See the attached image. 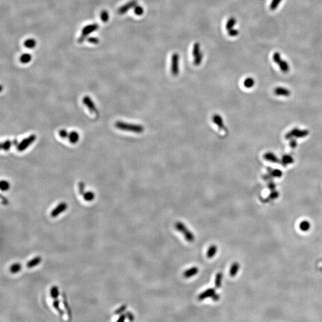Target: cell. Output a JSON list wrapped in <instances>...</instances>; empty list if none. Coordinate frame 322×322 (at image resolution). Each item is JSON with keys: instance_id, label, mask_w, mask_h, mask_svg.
<instances>
[{"instance_id": "obj_1", "label": "cell", "mask_w": 322, "mask_h": 322, "mask_svg": "<svg viewBox=\"0 0 322 322\" xmlns=\"http://www.w3.org/2000/svg\"><path fill=\"white\" fill-rule=\"evenodd\" d=\"M115 127L120 130L130 131L137 134H141L144 130V128L141 125L129 124L122 121H117L115 124Z\"/></svg>"}, {"instance_id": "obj_2", "label": "cell", "mask_w": 322, "mask_h": 322, "mask_svg": "<svg viewBox=\"0 0 322 322\" xmlns=\"http://www.w3.org/2000/svg\"><path fill=\"white\" fill-rule=\"evenodd\" d=\"M309 134V131L307 129H301L298 128H295L290 131L287 133L285 135V138L290 140L292 138H300L306 137Z\"/></svg>"}, {"instance_id": "obj_3", "label": "cell", "mask_w": 322, "mask_h": 322, "mask_svg": "<svg viewBox=\"0 0 322 322\" xmlns=\"http://www.w3.org/2000/svg\"><path fill=\"white\" fill-rule=\"evenodd\" d=\"M175 229L180 232L182 233L188 242H193L195 240L194 234L191 232L185 225L181 222H178L175 225Z\"/></svg>"}, {"instance_id": "obj_4", "label": "cell", "mask_w": 322, "mask_h": 322, "mask_svg": "<svg viewBox=\"0 0 322 322\" xmlns=\"http://www.w3.org/2000/svg\"><path fill=\"white\" fill-rule=\"evenodd\" d=\"M98 25L97 23H93V24H90V25L85 26L82 30V34L79 39V41L80 43H83V41L85 39L86 37H87L93 32L98 30Z\"/></svg>"}, {"instance_id": "obj_5", "label": "cell", "mask_w": 322, "mask_h": 322, "mask_svg": "<svg viewBox=\"0 0 322 322\" xmlns=\"http://www.w3.org/2000/svg\"><path fill=\"white\" fill-rule=\"evenodd\" d=\"M37 138L36 135L32 134L30 136L23 139L22 141L17 145V149L19 152H22L26 149L30 144L35 141Z\"/></svg>"}, {"instance_id": "obj_6", "label": "cell", "mask_w": 322, "mask_h": 322, "mask_svg": "<svg viewBox=\"0 0 322 322\" xmlns=\"http://www.w3.org/2000/svg\"><path fill=\"white\" fill-rule=\"evenodd\" d=\"M179 60L180 56L178 53H174L171 56V72L173 76H176L179 74Z\"/></svg>"}, {"instance_id": "obj_7", "label": "cell", "mask_w": 322, "mask_h": 322, "mask_svg": "<svg viewBox=\"0 0 322 322\" xmlns=\"http://www.w3.org/2000/svg\"><path fill=\"white\" fill-rule=\"evenodd\" d=\"M83 101L84 104L88 107V109L90 110V112L94 113L95 114L98 113L97 107L89 96H84L83 98Z\"/></svg>"}, {"instance_id": "obj_8", "label": "cell", "mask_w": 322, "mask_h": 322, "mask_svg": "<svg viewBox=\"0 0 322 322\" xmlns=\"http://www.w3.org/2000/svg\"><path fill=\"white\" fill-rule=\"evenodd\" d=\"M68 208V205L65 202L60 203L51 212V216L53 218L59 215L61 213L64 212Z\"/></svg>"}, {"instance_id": "obj_9", "label": "cell", "mask_w": 322, "mask_h": 322, "mask_svg": "<svg viewBox=\"0 0 322 322\" xmlns=\"http://www.w3.org/2000/svg\"><path fill=\"white\" fill-rule=\"evenodd\" d=\"M137 4V1L136 0H131L129 2L125 4V5L122 6V7L119 8L118 13L120 15H124L125 14L128 10H131V8H134L135 6Z\"/></svg>"}, {"instance_id": "obj_10", "label": "cell", "mask_w": 322, "mask_h": 322, "mask_svg": "<svg viewBox=\"0 0 322 322\" xmlns=\"http://www.w3.org/2000/svg\"><path fill=\"white\" fill-rule=\"evenodd\" d=\"M274 93L277 96L289 97L291 95L290 90L282 87H276L274 90Z\"/></svg>"}, {"instance_id": "obj_11", "label": "cell", "mask_w": 322, "mask_h": 322, "mask_svg": "<svg viewBox=\"0 0 322 322\" xmlns=\"http://www.w3.org/2000/svg\"><path fill=\"white\" fill-rule=\"evenodd\" d=\"M264 159L267 161H269L270 162H272V163H279L280 162V160L279 159V157H277V156L272 153V152H267L265 153L264 155Z\"/></svg>"}, {"instance_id": "obj_12", "label": "cell", "mask_w": 322, "mask_h": 322, "mask_svg": "<svg viewBox=\"0 0 322 322\" xmlns=\"http://www.w3.org/2000/svg\"><path fill=\"white\" fill-rule=\"evenodd\" d=\"M212 121L213 122L217 125L218 128L220 130H225L224 124L223 122V120L222 119L221 116L219 115H214L212 117Z\"/></svg>"}, {"instance_id": "obj_13", "label": "cell", "mask_w": 322, "mask_h": 322, "mask_svg": "<svg viewBox=\"0 0 322 322\" xmlns=\"http://www.w3.org/2000/svg\"><path fill=\"white\" fill-rule=\"evenodd\" d=\"M215 293H216L215 290L213 288H210V289L206 290L205 291L203 292L202 293H201L198 297V299L199 300L202 301L207 298L212 297Z\"/></svg>"}, {"instance_id": "obj_14", "label": "cell", "mask_w": 322, "mask_h": 322, "mask_svg": "<svg viewBox=\"0 0 322 322\" xmlns=\"http://www.w3.org/2000/svg\"><path fill=\"white\" fill-rule=\"evenodd\" d=\"M280 162L282 166H286L287 165L293 164L294 162V159L289 155H284L282 157Z\"/></svg>"}, {"instance_id": "obj_15", "label": "cell", "mask_w": 322, "mask_h": 322, "mask_svg": "<svg viewBox=\"0 0 322 322\" xmlns=\"http://www.w3.org/2000/svg\"><path fill=\"white\" fill-rule=\"evenodd\" d=\"M62 297H63V305H64V307H65V309H66V312H67V315H68L69 320H71V319H72V311H71V310H70V307H69V304H68V300H67L66 296V295H65V293H63V294H62Z\"/></svg>"}, {"instance_id": "obj_16", "label": "cell", "mask_w": 322, "mask_h": 322, "mask_svg": "<svg viewBox=\"0 0 322 322\" xmlns=\"http://www.w3.org/2000/svg\"><path fill=\"white\" fill-rule=\"evenodd\" d=\"M42 261V258L41 256H36L32 259L30 261L26 264V267L29 269L33 268L34 267H36L38 264H39Z\"/></svg>"}, {"instance_id": "obj_17", "label": "cell", "mask_w": 322, "mask_h": 322, "mask_svg": "<svg viewBox=\"0 0 322 322\" xmlns=\"http://www.w3.org/2000/svg\"><path fill=\"white\" fill-rule=\"evenodd\" d=\"M68 138L70 143L72 144H75L78 142L79 139V135L76 131H72L70 133H69Z\"/></svg>"}, {"instance_id": "obj_18", "label": "cell", "mask_w": 322, "mask_h": 322, "mask_svg": "<svg viewBox=\"0 0 322 322\" xmlns=\"http://www.w3.org/2000/svg\"><path fill=\"white\" fill-rule=\"evenodd\" d=\"M199 271V269L196 267H193L192 268L189 269L188 270H186L184 273V276L186 278H189V277H193L196 274H197Z\"/></svg>"}, {"instance_id": "obj_19", "label": "cell", "mask_w": 322, "mask_h": 322, "mask_svg": "<svg viewBox=\"0 0 322 322\" xmlns=\"http://www.w3.org/2000/svg\"><path fill=\"white\" fill-rule=\"evenodd\" d=\"M268 172L270 176L276 178H280L283 175V172L279 169H271L268 168Z\"/></svg>"}, {"instance_id": "obj_20", "label": "cell", "mask_w": 322, "mask_h": 322, "mask_svg": "<svg viewBox=\"0 0 322 322\" xmlns=\"http://www.w3.org/2000/svg\"><path fill=\"white\" fill-rule=\"evenodd\" d=\"M37 45V41L34 38H28L24 42V46L28 48H34Z\"/></svg>"}, {"instance_id": "obj_21", "label": "cell", "mask_w": 322, "mask_h": 322, "mask_svg": "<svg viewBox=\"0 0 322 322\" xmlns=\"http://www.w3.org/2000/svg\"><path fill=\"white\" fill-rule=\"evenodd\" d=\"M32 57L29 53H24L20 57V61L23 64H27L31 61Z\"/></svg>"}, {"instance_id": "obj_22", "label": "cell", "mask_w": 322, "mask_h": 322, "mask_svg": "<svg viewBox=\"0 0 322 322\" xmlns=\"http://www.w3.org/2000/svg\"><path fill=\"white\" fill-rule=\"evenodd\" d=\"M278 65L281 71L283 73H288L289 71V66L286 61L282 60V61L278 64Z\"/></svg>"}, {"instance_id": "obj_23", "label": "cell", "mask_w": 322, "mask_h": 322, "mask_svg": "<svg viewBox=\"0 0 322 322\" xmlns=\"http://www.w3.org/2000/svg\"><path fill=\"white\" fill-rule=\"evenodd\" d=\"M240 265L238 262L233 263L230 270V275L232 277H234L239 270Z\"/></svg>"}, {"instance_id": "obj_24", "label": "cell", "mask_w": 322, "mask_h": 322, "mask_svg": "<svg viewBox=\"0 0 322 322\" xmlns=\"http://www.w3.org/2000/svg\"><path fill=\"white\" fill-rule=\"evenodd\" d=\"M217 252V247L216 245L211 246L207 251V257L208 258H213Z\"/></svg>"}, {"instance_id": "obj_25", "label": "cell", "mask_w": 322, "mask_h": 322, "mask_svg": "<svg viewBox=\"0 0 322 322\" xmlns=\"http://www.w3.org/2000/svg\"><path fill=\"white\" fill-rule=\"evenodd\" d=\"M22 269V265L19 263H14L10 267V271L11 273L15 274L19 272Z\"/></svg>"}, {"instance_id": "obj_26", "label": "cell", "mask_w": 322, "mask_h": 322, "mask_svg": "<svg viewBox=\"0 0 322 322\" xmlns=\"http://www.w3.org/2000/svg\"><path fill=\"white\" fill-rule=\"evenodd\" d=\"M52 306L57 311V312L59 313V314L60 315L61 317L63 316L64 315V312L60 308V301L57 299H55L54 300L53 302H52Z\"/></svg>"}, {"instance_id": "obj_27", "label": "cell", "mask_w": 322, "mask_h": 322, "mask_svg": "<svg viewBox=\"0 0 322 322\" xmlns=\"http://www.w3.org/2000/svg\"><path fill=\"white\" fill-rule=\"evenodd\" d=\"M50 295H51V297L52 298V299H57L59 296V288L57 286H54L52 287L51 289H50Z\"/></svg>"}, {"instance_id": "obj_28", "label": "cell", "mask_w": 322, "mask_h": 322, "mask_svg": "<svg viewBox=\"0 0 322 322\" xmlns=\"http://www.w3.org/2000/svg\"><path fill=\"white\" fill-rule=\"evenodd\" d=\"M243 85H244L245 87H246L247 88H252V87H253L254 86V79L252 78H251V77L247 78L244 81Z\"/></svg>"}, {"instance_id": "obj_29", "label": "cell", "mask_w": 322, "mask_h": 322, "mask_svg": "<svg viewBox=\"0 0 322 322\" xmlns=\"http://www.w3.org/2000/svg\"><path fill=\"white\" fill-rule=\"evenodd\" d=\"M83 197H84V199L85 201H86L87 202H90V201H92L94 200L95 195L93 192L88 191V192L84 193V194L83 195Z\"/></svg>"}, {"instance_id": "obj_30", "label": "cell", "mask_w": 322, "mask_h": 322, "mask_svg": "<svg viewBox=\"0 0 322 322\" xmlns=\"http://www.w3.org/2000/svg\"><path fill=\"white\" fill-rule=\"evenodd\" d=\"M236 23V19L234 17H230L226 23V29L227 30L233 29Z\"/></svg>"}, {"instance_id": "obj_31", "label": "cell", "mask_w": 322, "mask_h": 322, "mask_svg": "<svg viewBox=\"0 0 322 322\" xmlns=\"http://www.w3.org/2000/svg\"><path fill=\"white\" fill-rule=\"evenodd\" d=\"M12 144H13V142L11 140H6L4 142L2 143L1 144V149L5 150V151H8L11 148Z\"/></svg>"}, {"instance_id": "obj_32", "label": "cell", "mask_w": 322, "mask_h": 322, "mask_svg": "<svg viewBox=\"0 0 322 322\" xmlns=\"http://www.w3.org/2000/svg\"><path fill=\"white\" fill-rule=\"evenodd\" d=\"M222 279H223V274L221 272H220L216 275L215 280V286L217 288H220L221 286Z\"/></svg>"}, {"instance_id": "obj_33", "label": "cell", "mask_w": 322, "mask_h": 322, "mask_svg": "<svg viewBox=\"0 0 322 322\" xmlns=\"http://www.w3.org/2000/svg\"><path fill=\"white\" fill-rule=\"evenodd\" d=\"M100 19L103 22H107L109 20V14L107 11L103 10L100 13Z\"/></svg>"}, {"instance_id": "obj_34", "label": "cell", "mask_w": 322, "mask_h": 322, "mask_svg": "<svg viewBox=\"0 0 322 322\" xmlns=\"http://www.w3.org/2000/svg\"><path fill=\"white\" fill-rule=\"evenodd\" d=\"M201 52H202L201 49V45H200V44L199 43H196L194 44L193 48V57H195L197 55L199 54Z\"/></svg>"}, {"instance_id": "obj_35", "label": "cell", "mask_w": 322, "mask_h": 322, "mask_svg": "<svg viewBox=\"0 0 322 322\" xmlns=\"http://www.w3.org/2000/svg\"><path fill=\"white\" fill-rule=\"evenodd\" d=\"M203 57V55L202 52L194 57V65L196 66H199L202 62Z\"/></svg>"}, {"instance_id": "obj_36", "label": "cell", "mask_w": 322, "mask_h": 322, "mask_svg": "<svg viewBox=\"0 0 322 322\" xmlns=\"http://www.w3.org/2000/svg\"><path fill=\"white\" fill-rule=\"evenodd\" d=\"M300 228L302 231H307L310 228V224L307 221H302L300 224Z\"/></svg>"}, {"instance_id": "obj_37", "label": "cell", "mask_w": 322, "mask_h": 322, "mask_svg": "<svg viewBox=\"0 0 322 322\" xmlns=\"http://www.w3.org/2000/svg\"><path fill=\"white\" fill-rule=\"evenodd\" d=\"M10 187L9 183L6 180H2L0 184V188L2 191H7Z\"/></svg>"}, {"instance_id": "obj_38", "label": "cell", "mask_w": 322, "mask_h": 322, "mask_svg": "<svg viewBox=\"0 0 322 322\" xmlns=\"http://www.w3.org/2000/svg\"><path fill=\"white\" fill-rule=\"evenodd\" d=\"M282 1V0H272L270 5V10L274 11L276 9H277Z\"/></svg>"}, {"instance_id": "obj_39", "label": "cell", "mask_w": 322, "mask_h": 322, "mask_svg": "<svg viewBox=\"0 0 322 322\" xmlns=\"http://www.w3.org/2000/svg\"><path fill=\"white\" fill-rule=\"evenodd\" d=\"M134 12L136 15L141 16L144 13V9L141 6H135L134 8Z\"/></svg>"}, {"instance_id": "obj_40", "label": "cell", "mask_w": 322, "mask_h": 322, "mask_svg": "<svg viewBox=\"0 0 322 322\" xmlns=\"http://www.w3.org/2000/svg\"><path fill=\"white\" fill-rule=\"evenodd\" d=\"M273 60L274 63H276V64H279L282 61L280 54L279 52H274L273 56Z\"/></svg>"}, {"instance_id": "obj_41", "label": "cell", "mask_w": 322, "mask_h": 322, "mask_svg": "<svg viewBox=\"0 0 322 322\" xmlns=\"http://www.w3.org/2000/svg\"><path fill=\"white\" fill-rule=\"evenodd\" d=\"M127 309V305H122V306L118 308L115 311V315H121L123 312H124Z\"/></svg>"}, {"instance_id": "obj_42", "label": "cell", "mask_w": 322, "mask_h": 322, "mask_svg": "<svg viewBox=\"0 0 322 322\" xmlns=\"http://www.w3.org/2000/svg\"><path fill=\"white\" fill-rule=\"evenodd\" d=\"M228 34H229V35L230 37H236L239 34V31L238 30V29L233 28V29H231L228 30Z\"/></svg>"}, {"instance_id": "obj_43", "label": "cell", "mask_w": 322, "mask_h": 322, "mask_svg": "<svg viewBox=\"0 0 322 322\" xmlns=\"http://www.w3.org/2000/svg\"><path fill=\"white\" fill-rule=\"evenodd\" d=\"M69 133H68V131L66 129H62L59 131V135L61 138H67L69 137Z\"/></svg>"}, {"instance_id": "obj_44", "label": "cell", "mask_w": 322, "mask_h": 322, "mask_svg": "<svg viewBox=\"0 0 322 322\" xmlns=\"http://www.w3.org/2000/svg\"><path fill=\"white\" fill-rule=\"evenodd\" d=\"M87 41L91 44H97L99 43L98 38L97 37H93L88 38Z\"/></svg>"}, {"instance_id": "obj_45", "label": "cell", "mask_w": 322, "mask_h": 322, "mask_svg": "<svg viewBox=\"0 0 322 322\" xmlns=\"http://www.w3.org/2000/svg\"><path fill=\"white\" fill-rule=\"evenodd\" d=\"M289 146H290V147L292 149H295V148L297 147V142L295 139V138H292L291 139H290Z\"/></svg>"}, {"instance_id": "obj_46", "label": "cell", "mask_w": 322, "mask_h": 322, "mask_svg": "<svg viewBox=\"0 0 322 322\" xmlns=\"http://www.w3.org/2000/svg\"><path fill=\"white\" fill-rule=\"evenodd\" d=\"M78 187H79V194L81 195H84V187H85L84 183V182H79Z\"/></svg>"}, {"instance_id": "obj_47", "label": "cell", "mask_w": 322, "mask_h": 322, "mask_svg": "<svg viewBox=\"0 0 322 322\" xmlns=\"http://www.w3.org/2000/svg\"><path fill=\"white\" fill-rule=\"evenodd\" d=\"M126 317H127V315H124V314H121L120 315V317L118 318V319L117 320V322H124L126 319Z\"/></svg>"}, {"instance_id": "obj_48", "label": "cell", "mask_w": 322, "mask_h": 322, "mask_svg": "<svg viewBox=\"0 0 322 322\" xmlns=\"http://www.w3.org/2000/svg\"><path fill=\"white\" fill-rule=\"evenodd\" d=\"M126 315H127V317H128V319L129 321H133L134 320V316L131 312H127Z\"/></svg>"}, {"instance_id": "obj_49", "label": "cell", "mask_w": 322, "mask_h": 322, "mask_svg": "<svg viewBox=\"0 0 322 322\" xmlns=\"http://www.w3.org/2000/svg\"><path fill=\"white\" fill-rule=\"evenodd\" d=\"M1 200H2V203L3 205H7L8 203V201L7 199L4 197L3 196H1Z\"/></svg>"}, {"instance_id": "obj_50", "label": "cell", "mask_w": 322, "mask_h": 322, "mask_svg": "<svg viewBox=\"0 0 322 322\" xmlns=\"http://www.w3.org/2000/svg\"><path fill=\"white\" fill-rule=\"evenodd\" d=\"M220 296L219 295H218L217 293H215L211 298L213 301H217L218 300L220 299Z\"/></svg>"}]
</instances>
